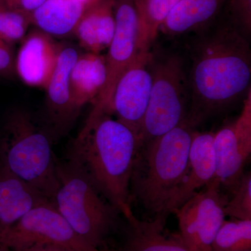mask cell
I'll list each match as a JSON object with an SVG mask.
<instances>
[{
  "instance_id": "cell-1",
  "label": "cell",
  "mask_w": 251,
  "mask_h": 251,
  "mask_svg": "<svg viewBox=\"0 0 251 251\" xmlns=\"http://www.w3.org/2000/svg\"><path fill=\"white\" fill-rule=\"evenodd\" d=\"M251 54L247 38L232 26L201 38L193 53L188 80L193 127L219 113L251 90Z\"/></svg>"
},
{
  "instance_id": "cell-2",
  "label": "cell",
  "mask_w": 251,
  "mask_h": 251,
  "mask_svg": "<svg viewBox=\"0 0 251 251\" xmlns=\"http://www.w3.org/2000/svg\"><path fill=\"white\" fill-rule=\"evenodd\" d=\"M138 146L133 130L94 105L64 160L125 216L132 211L130 179Z\"/></svg>"
},
{
  "instance_id": "cell-3",
  "label": "cell",
  "mask_w": 251,
  "mask_h": 251,
  "mask_svg": "<svg viewBox=\"0 0 251 251\" xmlns=\"http://www.w3.org/2000/svg\"><path fill=\"white\" fill-rule=\"evenodd\" d=\"M194 127L186 120L138 147L130 179V198L154 217L167 219L166 206L184 176Z\"/></svg>"
},
{
  "instance_id": "cell-4",
  "label": "cell",
  "mask_w": 251,
  "mask_h": 251,
  "mask_svg": "<svg viewBox=\"0 0 251 251\" xmlns=\"http://www.w3.org/2000/svg\"><path fill=\"white\" fill-rule=\"evenodd\" d=\"M53 140L29 112L14 109L0 130V163L52 201L59 188Z\"/></svg>"
},
{
  "instance_id": "cell-5",
  "label": "cell",
  "mask_w": 251,
  "mask_h": 251,
  "mask_svg": "<svg viewBox=\"0 0 251 251\" xmlns=\"http://www.w3.org/2000/svg\"><path fill=\"white\" fill-rule=\"evenodd\" d=\"M59 188L52 202L69 226L91 247L108 250L120 210L64 159L56 160Z\"/></svg>"
},
{
  "instance_id": "cell-6",
  "label": "cell",
  "mask_w": 251,
  "mask_h": 251,
  "mask_svg": "<svg viewBox=\"0 0 251 251\" xmlns=\"http://www.w3.org/2000/svg\"><path fill=\"white\" fill-rule=\"evenodd\" d=\"M152 74L150 101L138 137L139 146L173 129L187 116L189 91L181 59L170 56L153 64Z\"/></svg>"
},
{
  "instance_id": "cell-7",
  "label": "cell",
  "mask_w": 251,
  "mask_h": 251,
  "mask_svg": "<svg viewBox=\"0 0 251 251\" xmlns=\"http://www.w3.org/2000/svg\"><path fill=\"white\" fill-rule=\"evenodd\" d=\"M0 243L14 251L35 245L59 246L75 251H99L74 232L50 200L34 206L1 234Z\"/></svg>"
},
{
  "instance_id": "cell-8",
  "label": "cell",
  "mask_w": 251,
  "mask_h": 251,
  "mask_svg": "<svg viewBox=\"0 0 251 251\" xmlns=\"http://www.w3.org/2000/svg\"><path fill=\"white\" fill-rule=\"evenodd\" d=\"M219 181L212 180L175 211L179 237L191 251H211V246L226 218L227 198Z\"/></svg>"
},
{
  "instance_id": "cell-9",
  "label": "cell",
  "mask_w": 251,
  "mask_h": 251,
  "mask_svg": "<svg viewBox=\"0 0 251 251\" xmlns=\"http://www.w3.org/2000/svg\"><path fill=\"white\" fill-rule=\"evenodd\" d=\"M115 34L105 56L106 82L101 94L94 103L95 106L110 114L112 95L117 81L140 51L143 50L141 21L134 0L115 1Z\"/></svg>"
},
{
  "instance_id": "cell-10",
  "label": "cell",
  "mask_w": 251,
  "mask_h": 251,
  "mask_svg": "<svg viewBox=\"0 0 251 251\" xmlns=\"http://www.w3.org/2000/svg\"><path fill=\"white\" fill-rule=\"evenodd\" d=\"M153 59L141 50L122 74L112 95L110 112L139 137L153 84Z\"/></svg>"
},
{
  "instance_id": "cell-11",
  "label": "cell",
  "mask_w": 251,
  "mask_h": 251,
  "mask_svg": "<svg viewBox=\"0 0 251 251\" xmlns=\"http://www.w3.org/2000/svg\"><path fill=\"white\" fill-rule=\"evenodd\" d=\"M213 143L216 158L213 180L232 190L244 174L251 153V90L244 99L240 115L214 133Z\"/></svg>"
},
{
  "instance_id": "cell-12",
  "label": "cell",
  "mask_w": 251,
  "mask_h": 251,
  "mask_svg": "<svg viewBox=\"0 0 251 251\" xmlns=\"http://www.w3.org/2000/svg\"><path fill=\"white\" fill-rule=\"evenodd\" d=\"M79 54L74 46L62 45L57 64L44 89L46 111L41 125L53 142L67 134L79 115L73 106L70 94L71 72Z\"/></svg>"
},
{
  "instance_id": "cell-13",
  "label": "cell",
  "mask_w": 251,
  "mask_h": 251,
  "mask_svg": "<svg viewBox=\"0 0 251 251\" xmlns=\"http://www.w3.org/2000/svg\"><path fill=\"white\" fill-rule=\"evenodd\" d=\"M214 135L212 132L195 130L193 133L187 166L166 206L167 217L214 179L216 158Z\"/></svg>"
},
{
  "instance_id": "cell-14",
  "label": "cell",
  "mask_w": 251,
  "mask_h": 251,
  "mask_svg": "<svg viewBox=\"0 0 251 251\" xmlns=\"http://www.w3.org/2000/svg\"><path fill=\"white\" fill-rule=\"evenodd\" d=\"M21 42L15 59V72L26 85L45 89L57 64L62 44L38 29L26 34Z\"/></svg>"
},
{
  "instance_id": "cell-15",
  "label": "cell",
  "mask_w": 251,
  "mask_h": 251,
  "mask_svg": "<svg viewBox=\"0 0 251 251\" xmlns=\"http://www.w3.org/2000/svg\"><path fill=\"white\" fill-rule=\"evenodd\" d=\"M47 201L42 193L0 163V235L34 206Z\"/></svg>"
},
{
  "instance_id": "cell-16",
  "label": "cell",
  "mask_w": 251,
  "mask_h": 251,
  "mask_svg": "<svg viewBox=\"0 0 251 251\" xmlns=\"http://www.w3.org/2000/svg\"><path fill=\"white\" fill-rule=\"evenodd\" d=\"M124 217L126 221L125 237L117 251H191L179 235L168 237L163 233L166 219L142 221L133 211Z\"/></svg>"
},
{
  "instance_id": "cell-17",
  "label": "cell",
  "mask_w": 251,
  "mask_h": 251,
  "mask_svg": "<svg viewBox=\"0 0 251 251\" xmlns=\"http://www.w3.org/2000/svg\"><path fill=\"white\" fill-rule=\"evenodd\" d=\"M105 56L85 52L79 54L70 75V94L74 109L80 114L86 104L95 103L106 82Z\"/></svg>"
},
{
  "instance_id": "cell-18",
  "label": "cell",
  "mask_w": 251,
  "mask_h": 251,
  "mask_svg": "<svg viewBox=\"0 0 251 251\" xmlns=\"http://www.w3.org/2000/svg\"><path fill=\"white\" fill-rule=\"evenodd\" d=\"M115 0H99L88 8L74 34L86 52L100 54L108 49L115 31Z\"/></svg>"
},
{
  "instance_id": "cell-19",
  "label": "cell",
  "mask_w": 251,
  "mask_h": 251,
  "mask_svg": "<svg viewBox=\"0 0 251 251\" xmlns=\"http://www.w3.org/2000/svg\"><path fill=\"white\" fill-rule=\"evenodd\" d=\"M86 10L75 0H46L29 17L39 30L52 37L64 36L74 32Z\"/></svg>"
},
{
  "instance_id": "cell-20",
  "label": "cell",
  "mask_w": 251,
  "mask_h": 251,
  "mask_svg": "<svg viewBox=\"0 0 251 251\" xmlns=\"http://www.w3.org/2000/svg\"><path fill=\"white\" fill-rule=\"evenodd\" d=\"M228 0H181L172 10L160 30L181 35L197 30L211 21Z\"/></svg>"
},
{
  "instance_id": "cell-21",
  "label": "cell",
  "mask_w": 251,
  "mask_h": 251,
  "mask_svg": "<svg viewBox=\"0 0 251 251\" xmlns=\"http://www.w3.org/2000/svg\"><path fill=\"white\" fill-rule=\"evenodd\" d=\"M141 21V43L143 49L150 46L160 28L172 10L181 0H134Z\"/></svg>"
},
{
  "instance_id": "cell-22",
  "label": "cell",
  "mask_w": 251,
  "mask_h": 251,
  "mask_svg": "<svg viewBox=\"0 0 251 251\" xmlns=\"http://www.w3.org/2000/svg\"><path fill=\"white\" fill-rule=\"evenodd\" d=\"M251 250V220L225 219L212 246L211 251Z\"/></svg>"
},
{
  "instance_id": "cell-23",
  "label": "cell",
  "mask_w": 251,
  "mask_h": 251,
  "mask_svg": "<svg viewBox=\"0 0 251 251\" xmlns=\"http://www.w3.org/2000/svg\"><path fill=\"white\" fill-rule=\"evenodd\" d=\"M31 24L29 14L0 6V38L11 44L22 41Z\"/></svg>"
},
{
  "instance_id": "cell-24",
  "label": "cell",
  "mask_w": 251,
  "mask_h": 251,
  "mask_svg": "<svg viewBox=\"0 0 251 251\" xmlns=\"http://www.w3.org/2000/svg\"><path fill=\"white\" fill-rule=\"evenodd\" d=\"M232 196L225 206L226 216L233 219L251 220V174H243L232 188Z\"/></svg>"
},
{
  "instance_id": "cell-25",
  "label": "cell",
  "mask_w": 251,
  "mask_h": 251,
  "mask_svg": "<svg viewBox=\"0 0 251 251\" xmlns=\"http://www.w3.org/2000/svg\"><path fill=\"white\" fill-rule=\"evenodd\" d=\"M229 11L234 27L242 34H250L251 29V0H228Z\"/></svg>"
},
{
  "instance_id": "cell-26",
  "label": "cell",
  "mask_w": 251,
  "mask_h": 251,
  "mask_svg": "<svg viewBox=\"0 0 251 251\" xmlns=\"http://www.w3.org/2000/svg\"><path fill=\"white\" fill-rule=\"evenodd\" d=\"M15 57L12 44L0 38V74L9 76L15 72Z\"/></svg>"
},
{
  "instance_id": "cell-27",
  "label": "cell",
  "mask_w": 251,
  "mask_h": 251,
  "mask_svg": "<svg viewBox=\"0 0 251 251\" xmlns=\"http://www.w3.org/2000/svg\"><path fill=\"white\" fill-rule=\"evenodd\" d=\"M46 0H0V6L30 14Z\"/></svg>"
},
{
  "instance_id": "cell-28",
  "label": "cell",
  "mask_w": 251,
  "mask_h": 251,
  "mask_svg": "<svg viewBox=\"0 0 251 251\" xmlns=\"http://www.w3.org/2000/svg\"><path fill=\"white\" fill-rule=\"evenodd\" d=\"M20 251H75L67 248L53 245H35Z\"/></svg>"
},
{
  "instance_id": "cell-29",
  "label": "cell",
  "mask_w": 251,
  "mask_h": 251,
  "mask_svg": "<svg viewBox=\"0 0 251 251\" xmlns=\"http://www.w3.org/2000/svg\"><path fill=\"white\" fill-rule=\"evenodd\" d=\"M75 1H78L81 4L83 5L86 8V9L90 8L92 5L97 3L99 0H75Z\"/></svg>"
},
{
  "instance_id": "cell-30",
  "label": "cell",
  "mask_w": 251,
  "mask_h": 251,
  "mask_svg": "<svg viewBox=\"0 0 251 251\" xmlns=\"http://www.w3.org/2000/svg\"><path fill=\"white\" fill-rule=\"evenodd\" d=\"M0 251H14L11 250L7 246L4 245L2 243H0Z\"/></svg>"
},
{
  "instance_id": "cell-31",
  "label": "cell",
  "mask_w": 251,
  "mask_h": 251,
  "mask_svg": "<svg viewBox=\"0 0 251 251\" xmlns=\"http://www.w3.org/2000/svg\"></svg>"
}]
</instances>
